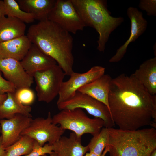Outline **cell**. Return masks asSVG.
<instances>
[{
  "label": "cell",
  "mask_w": 156,
  "mask_h": 156,
  "mask_svg": "<svg viewBox=\"0 0 156 156\" xmlns=\"http://www.w3.org/2000/svg\"><path fill=\"white\" fill-rule=\"evenodd\" d=\"M112 120L119 129L135 130L156 122V95L150 94L134 75L112 79L108 97Z\"/></svg>",
  "instance_id": "obj_1"
},
{
  "label": "cell",
  "mask_w": 156,
  "mask_h": 156,
  "mask_svg": "<svg viewBox=\"0 0 156 156\" xmlns=\"http://www.w3.org/2000/svg\"><path fill=\"white\" fill-rule=\"evenodd\" d=\"M27 36L32 44L55 61L66 75L74 72L73 40L70 33L47 19L31 25Z\"/></svg>",
  "instance_id": "obj_2"
},
{
  "label": "cell",
  "mask_w": 156,
  "mask_h": 156,
  "mask_svg": "<svg viewBox=\"0 0 156 156\" xmlns=\"http://www.w3.org/2000/svg\"><path fill=\"white\" fill-rule=\"evenodd\" d=\"M106 148L110 156H150L156 149V129L108 128Z\"/></svg>",
  "instance_id": "obj_3"
},
{
  "label": "cell",
  "mask_w": 156,
  "mask_h": 156,
  "mask_svg": "<svg viewBox=\"0 0 156 156\" xmlns=\"http://www.w3.org/2000/svg\"><path fill=\"white\" fill-rule=\"evenodd\" d=\"M85 26L95 29L99 34L97 49L103 52L111 33L124 21L112 16L105 0H71Z\"/></svg>",
  "instance_id": "obj_4"
},
{
  "label": "cell",
  "mask_w": 156,
  "mask_h": 156,
  "mask_svg": "<svg viewBox=\"0 0 156 156\" xmlns=\"http://www.w3.org/2000/svg\"><path fill=\"white\" fill-rule=\"evenodd\" d=\"M52 119L54 124H59L64 129L71 131L80 137L87 133L93 135L105 126L102 120L89 118L80 108L60 110L53 116Z\"/></svg>",
  "instance_id": "obj_5"
},
{
  "label": "cell",
  "mask_w": 156,
  "mask_h": 156,
  "mask_svg": "<svg viewBox=\"0 0 156 156\" xmlns=\"http://www.w3.org/2000/svg\"><path fill=\"white\" fill-rule=\"evenodd\" d=\"M57 64L33 75L36 86V90L38 101L49 103L58 95L65 75Z\"/></svg>",
  "instance_id": "obj_6"
},
{
  "label": "cell",
  "mask_w": 156,
  "mask_h": 156,
  "mask_svg": "<svg viewBox=\"0 0 156 156\" xmlns=\"http://www.w3.org/2000/svg\"><path fill=\"white\" fill-rule=\"evenodd\" d=\"M57 105L60 111L76 108L85 109L94 118L102 120L105 123L104 127L106 128L113 127L115 125L106 105L91 96L78 91L71 99L57 104Z\"/></svg>",
  "instance_id": "obj_7"
},
{
  "label": "cell",
  "mask_w": 156,
  "mask_h": 156,
  "mask_svg": "<svg viewBox=\"0 0 156 156\" xmlns=\"http://www.w3.org/2000/svg\"><path fill=\"white\" fill-rule=\"evenodd\" d=\"M65 131L53 123L51 113L49 112L45 118L38 117L32 119L21 135L31 138L43 146L47 142L53 144L59 140Z\"/></svg>",
  "instance_id": "obj_8"
},
{
  "label": "cell",
  "mask_w": 156,
  "mask_h": 156,
  "mask_svg": "<svg viewBox=\"0 0 156 156\" xmlns=\"http://www.w3.org/2000/svg\"><path fill=\"white\" fill-rule=\"evenodd\" d=\"M48 19L70 33L75 34L86 27L71 0H57Z\"/></svg>",
  "instance_id": "obj_9"
},
{
  "label": "cell",
  "mask_w": 156,
  "mask_h": 156,
  "mask_svg": "<svg viewBox=\"0 0 156 156\" xmlns=\"http://www.w3.org/2000/svg\"><path fill=\"white\" fill-rule=\"evenodd\" d=\"M105 71V68L97 66L92 67L84 73L74 72L70 76L68 80L62 83L57 104L71 99L79 88L104 74Z\"/></svg>",
  "instance_id": "obj_10"
},
{
  "label": "cell",
  "mask_w": 156,
  "mask_h": 156,
  "mask_svg": "<svg viewBox=\"0 0 156 156\" xmlns=\"http://www.w3.org/2000/svg\"><path fill=\"white\" fill-rule=\"evenodd\" d=\"M0 71L16 89L30 88L33 83V76L26 72L20 61L14 59H0Z\"/></svg>",
  "instance_id": "obj_11"
},
{
  "label": "cell",
  "mask_w": 156,
  "mask_h": 156,
  "mask_svg": "<svg viewBox=\"0 0 156 156\" xmlns=\"http://www.w3.org/2000/svg\"><path fill=\"white\" fill-rule=\"evenodd\" d=\"M32 119L31 117L20 114H15L9 119H1L3 147L5 148L18 141L21 136V132L28 126Z\"/></svg>",
  "instance_id": "obj_12"
},
{
  "label": "cell",
  "mask_w": 156,
  "mask_h": 156,
  "mask_svg": "<svg viewBox=\"0 0 156 156\" xmlns=\"http://www.w3.org/2000/svg\"><path fill=\"white\" fill-rule=\"evenodd\" d=\"M127 14L131 23V32L129 37L125 43L117 50L116 54L109 60L111 63L120 61L126 53L129 44L134 42L145 31L148 22L144 18L142 12L137 8L130 7L127 9Z\"/></svg>",
  "instance_id": "obj_13"
},
{
  "label": "cell",
  "mask_w": 156,
  "mask_h": 156,
  "mask_svg": "<svg viewBox=\"0 0 156 156\" xmlns=\"http://www.w3.org/2000/svg\"><path fill=\"white\" fill-rule=\"evenodd\" d=\"M20 62L26 72L32 76L35 72L47 69L57 64L55 60L33 44Z\"/></svg>",
  "instance_id": "obj_14"
},
{
  "label": "cell",
  "mask_w": 156,
  "mask_h": 156,
  "mask_svg": "<svg viewBox=\"0 0 156 156\" xmlns=\"http://www.w3.org/2000/svg\"><path fill=\"white\" fill-rule=\"evenodd\" d=\"M81 137L73 132L69 137L62 136L52 145L53 151L58 156H83L89 149L82 145Z\"/></svg>",
  "instance_id": "obj_15"
},
{
  "label": "cell",
  "mask_w": 156,
  "mask_h": 156,
  "mask_svg": "<svg viewBox=\"0 0 156 156\" xmlns=\"http://www.w3.org/2000/svg\"><path fill=\"white\" fill-rule=\"evenodd\" d=\"M32 43L27 35L0 43V59L12 58L21 61Z\"/></svg>",
  "instance_id": "obj_16"
},
{
  "label": "cell",
  "mask_w": 156,
  "mask_h": 156,
  "mask_svg": "<svg viewBox=\"0 0 156 156\" xmlns=\"http://www.w3.org/2000/svg\"><path fill=\"white\" fill-rule=\"evenodd\" d=\"M112 79L109 75L104 74L93 82L82 87L77 91L103 103L109 110L108 97Z\"/></svg>",
  "instance_id": "obj_17"
},
{
  "label": "cell",
  "mask_w": 156,
  "mask_h": 156,
  "mask_svg": "<svg viewBox=\"0 0 156 156\" xmlns=\"http://www.w3.org/2000/svg\"><path fill=\"white\" fill-rule=\"evenodd\" d=\"M151 95L156 94V57L144 62L133 74Z\"/></svg>",
  "instance_id": "obj_18"
},
{
  "label": "cell",
  "mask_w": 156,
  "mask_h": 156,
  "mask_svg": "<svg viewBox=\"0 0 156 156\" xmlns=\"http://www.w3.org/2000/svg\"><path fill=\"white\" fill-rule=\"evenodd\" d=\"M21 8L34 15L35 19L39 21L48 19L54 7L56 0H17Z\"/></svg>",
  "instance_id": "obj_19"
},
{
  "label": "cell",
  "mask_w": 156,
  "mask_h": 156,
  "mask_svg": "<svg viewBox=\"0 0 156 156\" xmlns=\"http://www.w3.org/2000/svg\"><path fill=\"white\" fill-rule=\"evenodd\" d=\"M25 23L12 17H0V43L24 36L26 30Z\"/></svg>",
  "instance_id": "obj_20"
},
{
  "label": "cell",
  "mask_w": 156,
  "mask_h": 156,
  "mask_svg": "<svg viewBox=\"0 0 156 156\" xmlns=\"http://www.w3.org/2000/svg\"><path fill=\"white\" fill-rule=\"evenodd\" d=\"M7 97L0 106V119H9L17 114L32 117L31 107L23 104L16 97L14 92L7 93Z\"/></svg>",
  "instance_id": "obj_21"
},
{
  "label": "cell",
  "mask_w": 156,
  "mask_h": 156,
  "mask_svg": "<svg viewBox=\"0 0 156 156\" xmlns=\"http://www.w3.org/2000/svg\"><path fill=\"white\" fill-rule=\"evenodd\" d=\"M5 15L16 18L24 23H30L34 20L33 14L23 10L17 1L15 0L3 1Z\"/></svg>",
  "instance_id": "obj_22"
},
{
  "label": "cell",
  "mask_w": 156,
  "mask_h": 156,
  "mask_svg": "<svg viewBox=\"0 0 156 156\" xmlns=\"http://www.w3.org/2000/svg\"><path fill=\"white\" fill-rule=\"evenodd\" d=\"M34 140L26 135H22L20 139L5 148L6 156H21L27 155L31 151Z\"/></svg>",
  "instance_id": "obj_23"
},
{
  "label": "cell",
  "mask_w": 156,
  "mask_h": 156,
  "mask_svg": "<svg viewBox=\"0 0 156 156\" xmlns=\"http://www.w3.org/2000/svg\"><path fill=\"white\" fill-rule=\"evenodd\" d=\"M93 136L87 145L88 151L101 155L107 144L109 137L108 128L103 127L98 133Z\"/></svg>",
  "instance_id": "obj_24"
},
{
  "label": "cell",
  "mask_w": 156,
  "mask_h": 156,
  "mask_svg": "<svg viewBox=\"0 0 156 156\" xmlns=\"http://www.w3.org/2000/svg\"><path fill=\"white\" fill-rule=\"evenodd\" d=\"M14 93L16 97L23 105H29L34 101L35 94L30 88H23L17 89Z\"/></svg>",
  "instance_id": "obj_25"
},
{
  "label": "cell",
  "mask_w": 156,
  "mask_h": 156,
  "mask_svg": "<svg viewBox=\"0 0 156 156\" xmlns=\"http://www.w3.org/2000/svg\"><path fill=\"white\" fill-rule=\"evenodd\" d=\"M53 149L52 145L48 143L42 146L34 140L31 151L25 156H41L44 154H49L53 152Z\"/></svg>",
  "instance_id": "obj_26"
},
{
  "label": "cell",
  "mask_w": 156,
  "mask_h": 156,
  "mask_svg": "<svg viewBox=\"0 0 156 156\" xmlns=\"http://www.w3.org/2000/svg\"><path fill=\"white\" fill-rule=\"evenodd\" d=\"M138 7L142 10L146 11L148 16H156V0H140Z\"/></svg>",
  "instance_id": "obj_27"
},
{
  "label": "cell",
  "mask_w": 156,
  "mask_h": 156,
  "mask_svg": "<svg viewBox=\"0 0 156 156\" xmlns=\"http://www.w3.org/2000/svg\"><path fill=\"white\" fill-rule=\"evenodd\" d=\"M16 90L13 84L3 78L0 74V94H3L8 92H15Z\"/></svg>",
  "instance_id": "obj_28"
},
{
  "label": "cell",
  "mask_w": 156,
  "mask_h": 156,
  "mask_svg": "<svg viewBox=\"0 0 156 156\" xmlns=\"http://www.w3.org/2000/svg\"><path fill=\"white\" fill-rule=\"evenodd\" d=\"M2 138L1 135L0 136V156H6V151L3 147L2 144Z\"/></svg>",
  "instance_id": "obj_29"
},
{
  "label": "cell",
  "mask_w": 156,
  "mask_h": 156,
  "mask_svg": "<svg viewBox=\"0 0 156 156\" xmlns=\"http://www.w3.org/2000/svg\"><path fill=\"white\" fill-rule=\"evenodd\" d=\"M108 152L107 149L105 148L102 154L99 155L92 152L86 153L83 156H105L106 153Z\"/></svg>",
  "instance_id": "obj_30"
},
{
  "label": "cell",
  "mask_w": 156,
  "mask_h": 156,
  "mask_svg": "<svg viewBox=\"0 0 156 156\" xmlns=\"http://www.w3.org/2000/svg\"><path fill=\"white\" fill-rule=\"evenodd\" d=\"M5 16L3 1L0 0V17Z\"/></svg>",
  "instance_id": "obj_31"
},
{
  "label": "cell",
  "mask_w": 156,
  "mask_h": 156,
  "mask_svg": "<svg viewBox=\"0 0 156 156\" xmlns=\"http://www.w3.org/2000/svg\"><path fill=\"white\" fill-rule=\"evenodd\" d=\"M7 97L6 94H0V106L3 103Z\"/></svg>",
  "instance_id": "obj_32"
},
{
  "label": "cell",
  "mask_w": 156,
  "mask_h": 156,
  "mask_svg": "<svg viewBox=\"0 0 156 156\" xmlns=\"http://www.w3.org/2000/svg\"><path fill=\"white\" fill-rule=\"evenodd\" d=\"M41 156H58L57 154L53 151L51 153L49 154V155H48L47 154H44Z\"/></svg>",
  "instance_id": "obj_33"
},
{
  "label": "cell",
  "mask_w": 156,
  "mask_h": 156,
  "mask_svg": "<svg viewBox=\"0 0 156 156\" xmlns=\"http://www.w3.org/2000/svg\"><path fill=\"white\" fill-rule=\"evenodd\" d=\"M150 156H156V149L152 151Z\"/></svg>",
  "instance_id": "obj_34"
},
{
  "label": "cell",
  "mask_w": 156,
  "mask_h": 156,
  "mask_svg": "<svg viewBox=\"0 0 156 156\" xmlns=\"http://www.w3.org/2000/svg\"><path fill=\"white\" fill-rule=\"evenodd\" d=\"M1 132V125H0V133Z\"/></svg>",
  "instance_id": "obj_35"
}]
</instances>
